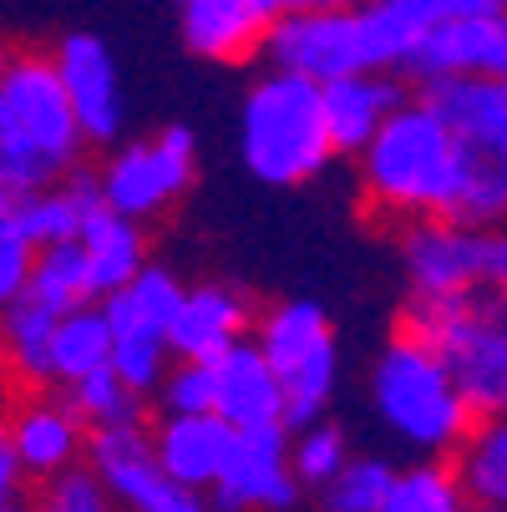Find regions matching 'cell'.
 <instances>
[{
  "label": "cell",
  "instance_id": "6da1fadb",
  "mask_svg": "<svg viewBox=\"0 0 507 512\" xmlns=\"http://www.w3.org/2000/svg\"><path fill=\"white\" fill-rule=\"evenodd\" d=\"M462 137L437 112L431 97H411L355 158L360 203L381 224H416V218H452L462 193Z\"/></svg>",
  "mask_w": 507,
  "mask_h": 512
},
{
  "label": "cell",
  "instance_id": "7a4b0ae2",
  "mask_svg": "<svg viewBox=\"0 0 507 512\" xmlns=\"http://www.w3.org/2000/svg\"><path fill=\"white\" fill-rule=\"evenodd\" d=\"M92 137L71 107L56 56L11 46L0 61V193H36L82 173Z\"/></svg>",
  "mask_w": 507,
  "mask_h": 512
},
{
  "label": "cell",
  "instance_id": "3957f363",
  "mask_svg": "<svg viewBox=\"0 0 507 512\" xmlns=\"http://www.w3.org/2000/svg\"><path fill=\"white\" fill-rule=\"evenodd\" d=\"M366 401L381 431L411 457H457L467 431L477 426V411L462 396L447 355L411 325H396L391 340L376 350Z\"/></svg>",
  "mask_w": 507,
  "mask_h": 512
},
{
  "label": "cell",
  "instance_id": "277c9868",
  "mask_svg": "<svg viewBox=\"0 0 507 512\" xmlns=\"http://www.w3.org/2000/svg\"><path fill=\"white\" fill-rule=\"evenodd\" d=\"M426 26L406 11V0H355V6L325 11H284L269 36L264 61L315 77L320 87L355 71H401L411 66Z\"/></svg>",
  "mask_w": 507,
  "mask_h": 512
},
{
  "label": "cell",
  "instance_id": "5b68a950",
  "mask_svg": "<svg viewBox=\"0 0 507 512\" xmlns=\"http://www.w3.org/2000/svg\"><path fill=\"white\" fill-rule=\"evenodd\" d=\"M239 158L264 188H305L340 153L325 122V87L284 66H264L239 102Z\"/></svg>",
  "mask_w": 507,
  "mask_h": 512
},
{
  "label": "cell",
  "instance_id": "8992f818",
  "mask_svg": "<svg viewBox=\"0 0 507 512\" xmlns=\"http://www.w3.org/2000/svg\"><path fill=\"white\" fill-rule=\"evenodd\" d=\"M401 325L421 330L447 355V365L462 381V396L477 416L507 411V295L502 289H472L457 300H411L401 310Z\"/></svg>",
  "mask_w": 507,
  "mask_h": 512
},
{
  "label": "cell",
  "instance_id": "52a82bcc",
  "mask_svg": "<svg viewBox=\"0 0 507 512\" xmlns=\"http://www.w3.org/2000/svg\"><path fill=\"white\" fill-rule=\"evenodd\" d=\"M254 340L264 345L269 365L279 371L284 401H289V431L330 416L340 391V335L320 300H279L259 310Z\"/></svg>",
  "mask_w": 507,
  "mask_h": 512
},
{
  "label": "cell",
  "instance_id": "ba28073f",
  "mask_svg": "<svg viewBox=\"0 0 507 512\" xmlns=\"http://www.w3.org/2000/svg\"><path fill=\"white\" fill-rule=\"evenodd\" d=\"M198 183V137L193 127H163L148 137H122L112 148H102L97 163V188L107 208L158 224L168 218Z\"/></svg>",
  "mask_w": 507,
  "mask_h": 512
},
{
  "label": "cell",
  "instance_id": "9c48e42d",
  "mask_svg": "<svg viewBox=\"0 0 507 512\" xmlns=\"http://www.w3.org/2000/svg\"><path fill=\"white\" fill-rule=\"evenodd\" d=\"M183 279L168 264H148L132 284H122L117 295H107V320H112V365L137 386L158 396L173 355V315L183 305Z\"/></svg>",
  "mask_w": 507,
  "mask_h": 512
},
{
  "label": "cell",
  "instance_id": "30bf717a",
  "mask_svg": "<svg viewBox=\"0 0 507 512\" xmlns=\"http://www.w3.org/2000/svg\"><path fill=\"white\" fill-rule=\"evenodd\" d=\"M219 512H295L310 492L295 472L289 452V426H254L239 431L219 482L208 487Z\"/></svg>",
  "mask_w": 507,
  "mask_h": 512
},
{
  "label": "cell",
  "instance_id": "8fae6325",
  "mask_svg": "<svg viewBox=\"0 0 507 512\" xmlns=\"http://www.w3.org/2000/svg\"><path fill=\"white\" fill-rule=\"evenodd\" d=\"M411 300H457L482 289V229L462 218H416L396 234Z\"/></svg>",
  "mask_w": 507,
  "mask_h": 512
},
{
  "label": "cell",
  "instance_id": "7c38bea8",
  "mask_svg": "<svg viewBox=\"0 0 507 512\" xmlns=\"http://www.w3.org/2000/svg\"><path fill=\"white\" fill-rule=\"evenodd\" d=\"M26 467L31 487L71 472L87 462V442H92V426L82 421V411L71 406V396L56 386L51 391H21V401L6 416V436H0Z\"/></svg>",
  "mask_w": 507,
  "mask_h": 512
},
{
  "label": "cell",
  "instance_id": "4fadbf2b",
  "mask_svg": "<svg viewBox=\"0 0 507 512\" xmlns=\"http://www.w3.org/2000/svg\"><path fill=\"white\" fill-rule=\"evenodd\" d=\"M406 77L416 87L452 82V77H507V6H482L426 26V36L411 51Z\"/></svg>",
  "mask_w": 507,
  "mask_h": 512
},
{
  "label": "cell",
  "instance_id": "5bb4252c",
  "mask_svg": "<svg viewBox=\"0 0 507 512\" xmlns=\"http://www.w3.org/2000/svg\"><path fill=\"white\" fill-rule=\"evenodd\" d=\"M56 71L71 92V107H77L92 148H112L127 132V92H122V66L112 56V46L92 31H66L51 46Z\"/></svg>",
  "mask_w": 507,
  "mask_h": 512
},
{
  "label": "cell",
  "instance_id": "9a60e30c",
  "mask_svg": "<svg viewBox=\"0 0 507 512\" xmlns=\"http://www.w3.org/2000/svg\"><path fill=\"white\" fill-rule=\"evenodd\" d=\"M284 0H178V41L208 66H244L269 51Z\"/></svg>",
  "mask_w": 507,
  "mask_h": 512
},
{
  "label": "cell",
  "instance_id": "2e32d148",
  "mask_svg": "<svg viewBox=\"0 0 507 512\" xmlns=\"http://www.w3.org/2000/svg\"><path fill=\"white\" fill-rule=\"evenodd\" d=\"M259 305L249 289L229 279H198L183 289V305L173 315V355L188 360H219L239 340H254Z\"/></svg>",
  "mask_w": 507,
  "mask_h": 512
},
{
  "label": "cell",
  "instance_id": "e0dca14e",
  "mask_svg": "<svg viewBox=\"0 0 507 512\" xmlns=\"http://www.w3.org/2000/svg\"><path fill=\"white\" fill-rule=\"evenodd\" d=\"M87 467L102 477V487L112 492V502L122 512H148L158 497L173 492V477L163 472V457H158L148 421L97 426L92 442H87Z\"/></svg>",
  "mask_w": 507,
  "mask_h": 512
},
{
  "label": "cell",
  "instance_id": "ac0fdd59",
  "mask_svg": "<svg viewBox=\"0 0 507 512\" xmlns=\"http://www.w3.org/2000/svg\"><path fill=\"white\" fill-rule=\"evenodd\" d=\"M213 411L239 431L289 426V401H284L279 371L269 365L259 340H239L234 350L213 360Z\"/></svg>",
  "mask_w": 507,
  "mask_h": 512
},
{
  "label": "cell",
  "instance_id": "d6986e66",
  "mask_svg": "<svg viewBox=\"0 0 507 512\" xmlns=\"http://www.w3.org/2000/svg\"><path fill=\"white\" fill-rule=\"evenodd\" d=\"M411 102L401 71H355V77L325 82V122L340 158H360L371 137Z\"/></svg>",
  "mask_w": 507,
  "mask_h": 512
},
{
  "label": "cell",
  "instance_id": "ffe728a7",
  "mask_svg": "<svg viewBox=\"0 0 507 512\" xmlns=\"http://www.w3.org/2000/svg\"><path fill=\"white\" fill-rule=\"evenodd\" d=\"M234 436L239 426H229L219 411H163L153 421L163 472L173 477V487H193V492H208L219 482Z\"/></svg>",
  "mask_w": 507,
  "mask_h": 512
},
{
  "label": "cell",
  "instance_id": "44dd1931",
  "mask_svg": "<svg viewBox=\"0 0 507 512\" xmlns=\"http://www.w3.org/2000/svg\"><path fill=\"white\" fill-rule=\"evenodd\" d=\"M102 188H97V173H71L61 183H46L36 193H0V213H11L16 224L36 239V249L46 244H66V239H82L87 218L102 208Z\"/></svg>",
  "mask_w": 507,
  "mask_h": 512
},
{
  "label": "cell",
  "instance_id": "7402d4cb",
  "mask_svg": "<svg viewBox=\"0 0 507 512\" xmlns=\"http://www.w3.org/2000/svg\"><path fill=\"white\" fill-rule=\"evenodd\" d=\"M82 249H87V264H92V284H97V300L117 295L122 284H132L142 269L153 264V249H148V224L142 218H127L117 208H97L82 229Z\"/></svg>",
  "mask_w": 507,
  "mask_h": 512
},
{
  "label": "cell",
  "instance_id": "603a6c76",
  "mask_svg": "<svg viewBox=\"0 0 507 512\" xmlns=\"http://www.w3.org/2000/svg\"><path fill=\"white\" fill-rule=\"evenodd\" d=\"M56 320L61 310L16 295L6 305V365L21 391H51L56 386Z\"/></svg>",
  "mask_w": 507,
  "mask_h": 512
},
{
  "label": "cell",
  "instance_id": "cb8c5ba5",
  "mask_svg": "<svg viewBox=\"0 0 507 512\" xmlns=\"http://www.w3.org/2000/svg\"><path fill=\"white\" fill-rule=\"evenodd\" d=\"M112 365V320L102 300H87L56 320V391Z\"/></svg>",
  "mask_w": 507,
  "mask_h": 512
},
{
  "label": "cell",
  "instance_id": "d4e9b609",
  "mask_svg": "<svg viewBox=\"0 0 507 512\" xmlns=\"http://www.w3.org/2000/svg\"><path fill=\"white\" fill-rule=\"evenodd\" d=\"M381 512H477V502L452 457H411Z\"/></svg>",
  "mask_w": 507,
  "mask_h": 512
},
{
  "label": "cell",
  "instance_id": "484cf974",
  "mask_svg": "<svg viewBox=\"0 0 507 512\" xmlns=\"http://www.w3.org/2000/svg\"><path fill=\"white\" fill-rule=\"evenodd\" d=\"M457 472L472 492L477 507L507 512V411L502 416H477L467 442L457 447Z\"/></svg>",
  "mask_w": 507,
  "mask_h": 512
},
{
  "label": "cell",
  "instance_id": "4316f807",
  "mask_svg": "<svg viewBox=\"0 0 507 512\" xmlns=\"http://www.w3.org/2000/svg\"><path fill=\"white\" fill-rule=\"evenodd\" d=\"M21 295L51 305V310H77L87 300H97V284H92V264H87V249L82 239H66V244H46L36 254V269L26 279Z\"/></svg>",
  "mask_w": 507,
  "mask_h": 512
},
{
  "label": "cell",
  "instance_id": "83f0119b",
  "mask_svg": "<svg viewBox=\"0 0 507 512\" xmlns=\"http://www.w3.org/2000/svg\"><path fill=\"white\" fill-rule=\"evenodd\" d=\"M396 462L381 457V452H355L320 492H315V507L320 512H381L386 497H391V482H396Z\"/></svg>",
  "mask_w": 507,
  "mask_h": 512
},
{
  "label": "cell",
  "instance_id": "f1b7e54d",
  "mask_svg": "<svg viewBox=\"0 0 507 512\" xmlns=\"http://www.w3.org/2000/svg\"><path fill=\"white\" fill-rule=\"evenodd\" d=\"M71 406L82 411V421L97 431V426H132V421H148V391H137L117 365H107V371L97 376H82L66 386Z\"/></svg>",
  "mask_w": 507,
  "mask_h": 512
},
{
  "label": "cell",
  "instance_id": "f546056e",
  "mask_svg": "<svg viewBox=\"0 0 507 512\" xmlns=\"http://www.w3.org/2000/svg\"><path fill=\"white\" fill-rule=\"evenodd\" d=\"M289 452H295V472H300V482H305L310 492H320V487L355 457L350 431H345L340 421H330V416L289 431Z\"/></svg>",
  "mask_w": 507,
  "mask_h": 512
},
{
  "label": "cell",
  "instance_id": "4dcf8cb0",
  "mask_svg": "<svg viewBox=\"0 0 507 512\" xmlns=\"http://www.w3.org/2000/svg\"><path fill=\"white\" fill-rule=\"evenodd\" d=\"M31 502H36V512H122L87 462L61 472V477H51V482H41Z\"/></svg>",
  "mask_w": 507,
  "mask_h": 512
},
{
  "label": "cell",
  "instance_id": "1f68e13d",
  "mask_svg": "<svg viewBox=\"0 0 507 512\" xmlns=\"http://www.w3.org/2000/svg\"><path fill=\"white\" fill-rule=\"evenodd\" d=\"M153 401H158V411H213V360L178 355Z\"/></svg>",
  "mask_w": 507,
  "mask_h": 512
},
{
  "label": "cell",
  "instance_id": "d6a6232c",
  "mask_svg": "<svg viewBox=\"0 0 507 512\" xmlns=\"http://www.w3.org/2000/svg\"><path fill=\"white\" fill-rule=\"evenodd\" d=\"M36 239L16 224L11 213H0V305H11L21 289H26V279H31V269H36Z\"/></svg>",
  "mask_w": 507,
  "mask_h": 512
},
{
  "label": "cell",
  "instance_id": "836d02e7",
  "mask_svg": "<svg viewBox=\"0 0 507 512\" xmlns=\"http://www.w3.org/2000/svg\"><path fill=\"white\" fill-rule=\"evenodd\" d=\"M482 289H502L507 295V224L482 229Z\"/></svg>",
  "mask_w": 507,
  "mask_h": 512
},
{
  "label": "cell",
  "instance_id": "e575fe53",
  "mask_svg": "<svg viewBox=\"0 0 507 512\" xmlns=\"http://www.w3.org/2000/svg\"><path fill=\"white\" fill-rule=\"evenodd\" d=\"M482 6H502V0H406V11H411L421 26H437V21H452V16L482 11Z\"/></svg>",
  "mask_w": 507,
  "mask_h": 512
},
{
  "label": "cell",
  "instance_id": "d590c367",
  "mask_svg": "<svg viewBox=\"0 0 507 512\" xmlns=\"http://www.w3.org/2000/svg\"><path fill=\"white\" fill-rule=\"evenodd\" d=\"M148 512H219L213 492H193V487H173L168 497H158Z\"/></svg>",
  "mask_w": 507,
  "mask_h": 512
},
{
  "label": "cell",
  "instance_id": "8d00e7d4",
  "mask_svg": "<svg viewBox=\"0 0 507 512\" xmlns=\"http://www.w3.org/2000/svg\"><path fill=\"white\" fill-rule=\"evenodd\" d=\"M325 6H355V0H284V11H325Z\"/></svg>",
  "mask_w": 507,
  "mask_h": 512
},
{
  "label": "cell",
  "instance_id": "74e56055",
  "mask_svg": "<svg viewBox=\"0 0 507 512\" xmlns=\"http://www.w3.org/2000/svg\"><path fill=\"white\" fill-rule=\"evenodd\" d=\"M0 512H36V502L31 497H6V502H0Z\"/></svg>",
  "mask_w": 507,
  "mask_h": 512
},
{
  "label": "cell",
  "instance_id": "f35d334b",
  "mask_svg": "<svg viewBox=\"0 0 507 512\" xmlns=\"http://www.w3.org/2000/svg\"><path fill=\"white\" fill-rule=\"evenodd\" d=\"M477 512H497V507H477Z\"/></svg>",
  "mask_w": 507,
  "mask_h": 512
}]
</instances>
